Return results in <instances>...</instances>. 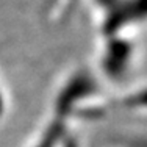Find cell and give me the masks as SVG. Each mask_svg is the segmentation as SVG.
<instances>
[{
    "label": "cell",
    "instance_id": "obj_3",
    "mask_svg": "<svg viewBox=\"0 0 147 147\" xmlns=\"http://www.w3.org/2000/svg\"><path fill=\"white\" fill-rule=\"evenodd\" d=\"M9 108H11V96H9V89L6 86L3 77L0 75V125L6 121L9 114Z\"/></svg>",
    "mask_w": 147,
    "mask_h": 147
},
{
    "label": "cell",
    "instance_id": "obj_1",
    "mask_svg": "<svg viewBox=\"0 0 147 147\" xmlns=\"http://www.w3.org/2000/svg\"><path fill=\"white\" fill-rule=\"evenodd\" d=\"M96 36L94 71L103 83L136 88L144 63L146 0H86Z\"/></svg>",
    "mask_w": 147,
    "mask_h": 147
},
{
    "label": "cell",
    "instance_id": "obj_2",
    "mask_svg": "<svg viewBox=\"0 0 147 147\" xmlns=\"http://www.w3.org/2000/svg\"><path fill=\"white\" fill-rule=\"evenodd\" d=\"M85 3L86 0H44V13L49 22L63 24Z\"/></svg>",
    "mask_w": 147,
    "mask_h": 147
}]
</instances>
